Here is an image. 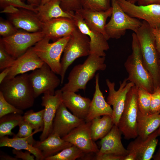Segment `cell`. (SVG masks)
I'll return each instance as SVG.
<instances>
[{
    "instance_id": "7c38bea8",
    "label": "cell",
    "mask_w": 160,
    "mask_h": 160,
    "mask_svg": "<svg viewBox=\"0 0 160 160\" xmlns=\"http://www.w3.org/2000/svg\"><path fill=\"white\" fill-rule=\"evenodd\" d=\"M108 89V95L106 101L113 106L112 115L114 125L117 126L121 115L123 111L127 95L129 91L135 85L125 78L119 82V87L118 90L115 89V83L109 79L105 80Z\"/></svg>"
},
{
    "instance_id": "e0dca14e",
    "label": "cell",
    "mask_w": 160,
    "mask_h": 160,
    "mask_svg": "<svg viewBox=\"0 0 160 160\" xmlns=\"http://www.w3.org/2000/svg\"><path fill=\"white\" fill-rule=\"evenodd\" d=\"M77 28L73 19L59 17L43 23L42 31L45 37L55 41L71 36Z\"/></svg>"
},
{
    "instance_id": "f546056e",
    "label": "cell",
    "mask_w": 160,
    "mask_h": 160,
    "mask_svg": "<svg viewBox=\"0 0 160 160\" xmlns=\"http://www.w3.org/2000/svg\"><path fill=\"white\" fill-rule=\"evenodd\" d=\"M23 119L21 114L12 113L0 118V138L7 136H14L12 129L18 126Z\"/></svg>"
},
{
    "instance_id": "30bf717a",
    "label": "cell",
    "mask_w": 160,
    "mask_h": 160,
    "mask_svg": "<svg viewBox=\"0 0 160 160\" xmlns=\"http://www.w3.org/2000/svg\"><path fill=\"white\" fill-rule=\"evenodd\" d=\"M56 74L44 63L29 74L35 98L42 94H55V89L61 84V80Z\"/></svg>"
},
{
    "instance_id": "836d02e7",
    "label": "cell",
    "mask_w": 160,
    "mask_h": 160,
    "mask_svg": "<svg viewBox=\"0 0 160 160\" xmlns=\"http://www.w3.org/2000/svg\"><path fill=\"white\" fill-rule=\"evenodd\" d=\"M82 8L93 11H104L111 7V0H81Z\"/></svg>"
},
{
    "instance_id": "c3c4849f",
    "label": "cell",
    "mask_w": 160,
    "mask_h": 160,
    "mask_svg": "<svg viewBox=\"0 0 160 160\" xmlns=\"http://www.w3.org/2000/svg\"><path fill=\"white\" fill-rule=\"evenodd\" d=\"M0 159L4 160H17L16 158L11 156L9 155L1 153L0 155Z\"/></svg>"
},
{
    "instance_id": "816d5d0a",
    "label": "cell",
    "mask_w": 160,
    "mask_h": 160,
    "mask_svg": "<svg viewBox=\"0 0 160 160\" xmlns=\"http://www.w3.org/2000/svg\"><path fill=\"white\" fill-rule=\"evenodd\" d=\"M129 2L134 4H135V3L137 2H137L140 0H126Z\"/></svg>"
},
{
    "instance_id": "8992f818",
    "label": "cell",
    "mask_w": 160,
    "mask_h": 160,
    "mask_svg": "<svg viewBox=\"0 0 160 160\" xmlns=\"http://www.w3.org/2000/svg\"><path fill=\"white\" fill-rule=\"evenodd\" d=\"M70 36L64 37L50 43L44 37L32 47L38 56L56 74L60 75L61 71L60 57Z\"/></svg>"
},
{
    "instance_id": "ab89813d",
    "label": "cell",
    "mask_w": 160,
    "mask_h": 160,
    "mask_svg": "<svg viewBox=\"0 0 160 160\" xmlns=\"http://www.w3.org/2000/svg\"><path fill=\"white\" fill-rule=\"evenodd\" d=\"M0 6L3 8L7 6L12 5L17 8L26 9L37 13L36 8L25 3L22 0H0Z\"/></svg>"
},
{
    "instance_id": "d590c367",
    "label": "cell",
    "mask_w": 160,
    "mask_h": 160,
    "mask_svg": "<svg viewBox=\"0 0 160 160\" xmlns=\"http://www.w3.org/2000/svg\"><path fill=\"white\" fill-rule=\"evenodd\" d=\"M19 130L17 134H15L13 137H28L33 138V135L37 132L34 131L33 132V128L29 123L25 121L23 119V120L18 125Z\"/></svg>"
},
{
    "instance_id": "6da1fadb",
    "label": "cell",
    "mask_w": 160,
    "mask_h": 160,
    "mask_svg": "<svg viewBox=\"0 0 160 160\" xmlns=\"http://www.w3.org/2000/svg\"><path fill=\"white\" fill-rule=\"evenodd\" d=\"M0 84V91L5 99L17 108L24 110L33 106L35 98L27 73L5 78Z\"/></svg>"
},
{
    "instance_id": "74e56055",
    "label": "cell",
    "mask_w": 160,
    "mask_h": 160,
    "mask_svg": "<svg viewBox=\"0 0 160 160\" xmlns=\"http://www.w3.org/2000/svg\"><path fill=\"white\" fill-rule=\"evenodd\" d=\"M160 113V86L151 93L149 114Z\"/></svg>"
},
{
    "instance_id": "db71d44e",
    "label": "cell",
    "mask_w": 160,
    "mask_h": 160,
    "mask_svg": "<svg viewBox=\"0 0 160 160\" xmlns=\"http://www.w3.org/2000/svg\"><path fill=\"white\" fill-rule=\"evenodd\" d=\"M158 129L159 130V136H160V126L159 127V128ZM159 145H160V142L159 143Z\"/></svg>"
},
{
    "instance_id": "4fadbf2b",
    "label": "cell",
    "mask_w": 160,
    "mask_h": 160,
    "mask_svg": "<svg viewBox=\"0 0 160 160\" xmlns=\"http://www.w3.org/2000/svg\"><path fill=\"white\" fill-rule=\"evenodd\" d=\"M91 123V121H85L62 138L78 148L84 153L96 154L99 149L92 137Z\"/></svg>"
},
{
    "instance_id": "5bb4252c",
    "label": "cell",
    "mask_w": 160,
    "mask_h": 160,
    "mask_svg": "<svg viewBox=\"0 0 160 160\" xmlns=\"http://www.w3.org/2000/svg\"><path fill=\"white\" fill-rule=\"evenodd\" d=\"M73 19L78 29L89 38L90 54L105 57V52L109 49V46L104 36L88 25L77 12H75Z\"/></svg>"
},
{
    "instance_id": "4dcf8cb0",
    "label": "cell",
    "mask_w": 160,
    "mask_h": 160,
    "mask_svg": "<svg viewBox=\"0 0 160 160\" xmlns=\"http://www.w3.org/2000/svg\"><path fill=\"white\" fill-rule=\"evenodd\" d=\"M44 109L37 112L29 110L23 116V119L33 127L34 131L42 132L44 125Z\"/></svg>"
},
{
    "instance_id": "b9f144b4",
    "label": "cell",
    "mask_w": 160,
    "mask_h": 160,
    "mask_svg": "<svg viewBox=\"0 0 160 160\" xmlns=\"http://www.w3.org/2000/svg\"><path fill=\"white\" fill-rule=\"evenodd\" d=\"M13 154L15 155V157L17 159H21L23 160H34L35 156L30 152L26 151L23 152L21 150L13 149L12 150Z\"/></svg>"
},
{
    "instance_id": "f5cc1de1",
    "label": "cell",
    "mask_w": 160,
    "mask_h": 160,
    "mask_svg": "<svg viewBox=\"0 0 160 160\" xmlns=\"http://www.w3.org/2000/svg\"><path fill=\"white\" fill-rule=\"evenodd\" d=\"M50 0H41L40 5H43L49 1Z\"/></svg>"
},
{
    "instance_id": "7402d4cb",
    "label": "cell",
    "mask_w": 160,
    "mask_h": 160,
    "mask_svg": "<svg viewBox=\"0 0 160 160\" xmlns=\"http://www.w3.org/2000/svg\"><path fill=\"white\" fill-rule=\"evenodd\" d=\"M99 74L95 75V90L91 100L88 113L85 120L86 122L91 121L94 119L105 115L112 116L113 109L106 101L99 84Z\"/></svg>"
},
{
    "instance_id": "f6af8a7d",
    "label": "cell",
    "mask_w": 160,
    "mask_h": 160,
    "mask_svg": "<svg viewBox=\"0 0 160 160\" xmlns=\"http://www.w3.org/2000/svg\"><path fill=\"white\" fill-rule=\"evenodd\" d=\"M19 9L13 5H9L4 7L3 10L0 12V13L12 14L17 12Z\"/></svg>"
},
{
    "instance_id": "52a82bcc",
    "label": "cell",
    "mask_w": 160,
    "mask_h": 160,
    "mask_svg": "<svg viewBox=\"0 0 160 160\" xmlns=\"http://www.w3.org/2000/svg\"><path fill=\"white\" fill-rule=\"evenodd\" d=\"M112 12L111 18L105 26L106 32L110 39H118L124 36L127 30L135 32L142 22L125 13L116 0H111Z\"/></svg>"
},
{
    "instance_id": "11a10c76",
    "label": "cell",
    "mask_w": 160,
    "mask_h": 160,
    "mask_svg": "<svg viewBox=\"0 0 160 160\" xmlns=\"http://www.w3.org/2000/svg\"><path fill=\"white\" fill-rule=\"evenodd\" d=\"M159 66H160V59H159Z\"/></svg>"
},
{
    "instance_id": "484cf974",
    "label": "cell",
    "mask_w": 160,
    "mask_h": 160,
    "mask_svg": "<svg viewBox=\"0 0 160 160\" xmlns=\"http://www.w3.org/2000/svg\"><path fill=\"white\" fill-rule=\"evenodd\" d=\"M37 14L42 23L47 22L53 19L66 17L73 19L75 12L64 11L60 6V0H50L36 7Z\"/></svg>"
},
{
    "instance_id": "60d3db41",
    "label": "cell",
    "mask_w": 160,
    "mask_h": 160,
    "mask_svg": "<svg viewBox=\"0 0 160 160\" xmlns=\"http://www.w3.org/2000/svg\"><path fill=\"white\" fill-rule=\"evenodd\" d=\"M61 8L67 12H75L82 8L81 0H60Z\"/></svg>"
},
{
    "instance_id": "83f0119b",
    "label": "cell",
    "mask_w": 160,
    "mask_h": 160,
    "mask_svg": "<svg viewBox=\"0 0 160 160\" xmlns=\"http://www.w3.org/2000/svg\"><path fill=\"white\" fill-rule=\"evenodd\" d=\"M160 126V112L146 114L139 110L137 118V137L145 139L158 129Z\"/></svg>"
},
{
    "instance_id": "d4e9b609",
    "label": "cell",
    "mask_w": 160,
    "mask_h": 160,
    "mask_svg": "<svg viewBox=\"0 0 160 160\" xmlns=\"http://www.w3.org/2000/svg\"><path fill=\"white\" fill-rule=\"evenodd\" d=\"M72 145L63 139L58 135L51 134L42 141L35 142L33 145L40 150L44 158L54 155Z\"/></svg>"
},
{
    "instance_id": "603a6c76",
    "label": "cell",
    "mask_w": 160,
    "mask_h": 160,
    "mask_svg": "<svg viewBox=\"0 0 160 160\" xmlns=\"http://www.w3.org/2000/svg\"><path fill=\"white\" fill-rule=\"evenodd\" d=\"M91 100L72 92H63L62 102L75 116L85 120Z\"/></svg>"
},
{
    "instance_id": "bcb514c9",
    "label": "cell",
    "mask_w": 160,
    "mask_h": 160,
    "mask_svg": "<svg viewBox=\"0 0 160 160\" xmlns=\"http://www.w3.org/2000/svg\"><path fill=\"white\" fill-rule=\"evenodd\" d=\"M137 4L139 5H145L152 4H160V0H140Z\"/></svg>"
},
{
    "instance_id": "ba28073f",
    "label": "cell",
    "mask_w": 160,
    "mask_h": 160,
    "mask_svg": "<svg viewBox=\"0 0 160 160\" xmlns=\"http://www.w3.org/2000/svg\"><path fill=\"white\" fill-rule=\"evenodd\" d=\"M137 87L134 85L127 95L123 111L117 126L124 138L127 140L137 136V118L139 108L137 100Z\"/></svg>"
},
{
    "instance_id": "1f68e13d",
    "label": "cell",
    "mask_w": 160,
    "mask_h": 160,
    "mask_svg": "<svg viewBox=\"0 0 160 160\" xmlns=\"http://www.w3.org/2000/svg\"><path fill=\"white\" fill-rule=\"evenodd\" d=\"M84 153L75 146L65 148L57 154L46 158L45 160H75L83 156Z\"/></svg>"
},
{
    "instance_id": "f907efd6",
    "label": "cell",
    "mask_w": 160,
    "mask_h": 160,
    "mask_svg": "<svg viewBox=\"0 0 160 160\" xmlns=\"http://www.w3.org/2000/svg\"><path fill=\"white\" fill-rule=\"evenodd\" d=\"M152 158L154 160H160V146L156 154L153 155Z\"/></svg>"
},
{
    "instance_id": "d6986e66",
    "label": "cell",
    "mask_w": 160,
    "mask_h": 160,
    "mask_svg": "<svg viewBox=\"0 0 160 160\" xmlns=\"http://www.w3.org/2000/svg\"><path fill=\"white\" fill-rule=\"evenodd\" d=\"M9 15V20L16 29L30 33L42 31L43 23L34 12L20 8L16 13Z\"/></svg>"
},
{
    "instance_id": "7dc6e473",
    "label": "cell",
    "mask_w": 160,
    "mask_h": 160,
    "mask_svg": "<svg viewBox=\"0 0 160 160\" xmlns=\"http://www.w3.org/2000/svg\"><path fill=\"white\" fill-rule=\"evenodd\" d=\"M10 70V67L4 69L0 73V84L7 77L9 73Z\"/></svg>"
},
{
    "instance_id": "3957f363",
    "label": "cell",
    "mask_w": 160,
    "mask_h": 160,
    "mask_svg": "<svg viewBox=\"0 0 160 160\" xmlns=\"http://www.w3.org/2000/svg\"><path fill=\"white\" fill-rule=\"evenodd\" d=\"M134 33L139 43L144 65L152 78L154 89L160 86V58L152 28L143 20L141 26Z\"/></svg>"
},
{
    "instance_id": "681fc988",
    "label": "cell",
    "mask_w": 160,
    "mask_h": 160,
    "mask_svg": "<svg viewBox=\"0 0 160 160\" xmlns=\"http://www.w3.org/2000/svg\"><path fill=\"white\" fill-rule=\"evenodd\" d=\"M29 3V4L33 6H39L41 4V0H26Z\"/></svg>"
},
{
    "instance_id": "ffe728a7",
    "label": "cell",
    "mask_w": 160,
    "mask_h": 160,
    "mask_svg": "<svg viewBox=\"0 0 160 160\" xmlns=\"http://www.w3.org/2000/svg\"><path fill=\"white\" fill-rule=\"evenodd\" d=\"M44 63L33 51L32 47L15 60L5 78H13L18 75L33 71L41 67Z\"/></svg>"
},
{
    "instance_id": "5b68a950",
    "label": "cell",
    "mask_w": 160,
    "mask_h": 160,
    "mask_svg": "<svg viewBox=\"0 0 160 160\" xmlns=\"http://www.w3.org/2000/svg\"><path fill=\"white\" fill-rule=\"evenodd\" d=\"M61 60V71L60 75L63 83L66 71L76 59L89 56L90 53V39L77 28L70 36L64 50Z\"/></svg>"
},
{
    "instance_id": "f1b7e54d",
    "label": "cell",
    "mask_w": 160,
    "mask_h": 160,
    "mask_svg": "<svg viewBox=\"0 0 160 160\" xmlns=\"http://www.w3.org/2000/svg\"><path fill=\"white\" fill-rule=\"evenodd\" d=\"M90 129L92 139L96 141L101 139L111 130L114 125L112 116L105 115L97 117L91 121Z\"/></svg>"
},
{
    "instance_id": "e575fe53",
    "label": "cell",
    "mask_w": 160,
    "mask_h": 160,
    "mask_svg": "<svg viewBox=\"0 0 160 160\" xmlns=\"http://www.w3.org/2000/svg\"><path fill=\"white\" fill-rule=\"evenodd\" d=\"M22 114L23 110L17 108L7 101L0 91V118L6 115L12 113Z\"/></svg>"
},
{
    "instance_id": "cb8c5ba5",
    "label": "cell",
    "mask_w": 160,
    "mask_h": 160,
    "mask_svg": "<svg viewBox=\"0 0 160 160\" xmlns=\"http://www.w3.org/2000/svg\"><path fill=\"white\" fill-rule=\"evenodd\" d=\"M112 12L111 7L104 11H93L82 8L75 12L80 15L88 25L102 33L108 40L110 38L106 32L105 26L106 20L111 16Z\"/></svg>"
},
{
    "instance_id": "44dd1931",
    "label": "cell",
    "mask_w": 160,
    "mask_h": 160,
    "mask_svg": "<svg viewBox=\"0 0 160 160\" xmlns=\"http://www.w3.org/2000/svg\"><path fill=\"white\" fill-rule=\"evenodd\" d=\"M121 132L117 126L114 125L110 132L100 141V148L96 155L113 154L125 156L129 153L121 140Z\"/></svg>"
},
{
    "instance_id": "8d00e7d4",
    "label": "cell",
    "mask_w": 160,
    "mask_h": 160,
    "mask_svg": "<svg viewBox=\"0 0 160 160\" xmlns=\"http://www.w3.org/2000/svg\"><path fill=\"white\" fill-rule=\"evenodd\" d=\"M15 60L7 53L2 44L0 43V70L11 67Z\"/></svg>"
},
{
    "instance_id": "ee69618b",
    "label": "cell",
    "mask_w": 160,
    "mask_h": 160,
    "mask_svg": "<svg viewBox=\"0 0 160 160\" xmlns=\"http://www.w3.org/2000/svg\"><path fill=\"white\" fill-rule=\"evenodd\" d=\"M156 49L160 59V28H152Z\"/></svg>"
},
{
    "instance_id": "ac0fdd59",
    "label": "cell",
    "mask_w": 160,
    "mask_h": 160,
    "mask_svg": "<svg viewBox=\"0 0 160 160\" xmlns=\"http://www.w3.org/2000/svg\"><path fill=\"white\" fill-rule=\"evenodd\" d=\"M159 136L158 129L145 139L137 137L128 145L127 149L128 153L134 154L136 160H150L152 158L158 144L157 137Z\"/></svg>"
},
{
    "instance_id": "7a4b0ae2",
    "label": "cell",
    "mask_w": 160,
    "mask_h": 160,
    "mask_svg": "<svg viewBox=\"0 0 160 160\" xmlns=\"http://www.w3.org/2000/svg\"><path fill=\"white\" fill-rule=\"evenodd\" d=\"M105 57L90 54L84 62L74 66L68 77V82L60 89L62 92H76L79 89H86L87 83L96 72L105 70Z\"/></svg>"
},
{
    "instance_id": "4316f807",
    "label": "cell",
    "mask_w": 160,
    "mask_h": 160,
    "mask_svg": "<svg viewBox=\"0 0 160 160\" xmlns=\"http://www.w3.org/2000/svg\"><path fill=\"white\" fill-rule=\"evenodd\" d=\"M36 141L28 137L9 138L7 136L0 138V147L12 148L17 150H24L30 152L37 160H44L41 151L33 145Z\"/></svg>"
},
{
    "instance_id": "f35d334b",
    "label": "cell",
    "mask_w": 160,
    "mask_h": 160,
    "mask_svg": "<svg viewBox=\"0 0 160 160\" xmlns=\"http://www.w3.org/2000/svg\"><path fill=\"white\" fill-rule=\"evenodd\" d=\"M18 31L9 20H4L0 18V35L2 37L11 36Z\"/></svg>"
},
{
    "instance_id": "2e32d148",
    "label": "cell",
    "mask_w": 160,
    "mask_h": 160,
    "mask_svg": "<svg viewBox=\"0 0 160 160\" xmlns=\"http://www.w3.org/2000/svg\"><path fill=\"white\" fill-rule=\"evenodd\" d=\"M85 121L70 112L62 102L56 112L51 134H57L62 137Z\"/></svg>"
},
{
    "instance_id": "8fae6325",
    "label": "cell",
    "mask_w": 160,
    "mask_h": 160,
    "mask_svg": "<svg viewBox=\"0 0 160 160\" xmlns=\"http://www.w3.org/2000/svg\"><path fill=\"white\" fill-rule=\"evenodd\" d=\"M124 11L131 17L145 21L152 28H160V4L137 5L126 0H116Z\"/></svg>"
},
{
    "instance_id": "277c9868",
    "label": "cell",
    "mask_w": 160,
    "mask_h": 160,
    "mask_svg": "<svg viewBox=\"0 0 160 160\" xmlns=\"http://www.w3.org/2000/svg\"><path fill=\"white\" fill-rule=\"evenodd\" d=\"M132 49L131 54L124 64L128 74L127 79L137 87L152 93L154 90L153 80L144 65L139 43L134 32L132 34Z\"/></svg>"
},
{
    "instance_id": "9a60e30c",
    "label": "cell",
    "mask_w": 160,
    "mask_h": 160,
    "mask_svg": "<svg viewBox=\"0 0 160 160\" xmlns=\"http://www.w3.org/2000/svg\"><path fill=\"white\" fill-rule=\"evenodd\" d=\"M61 90L56 91L54 95L44 94L41 97V105L44 107V127L40 137V140L47 138L51 133L53 120L57 109L62 102Z\"/></svg>"
},
{
    "instance_id": "7bdbcfd3",
    "label": "cell",
    "mask_w": 160,
    "mask_h": 160,
    "mask_svg": "<svg viewBox=\"0 0 160 160\" xmlns=\"http://www.w3.org/2000/svg\"><path fill=\"white\" fill-rule=\"evenodd\" d=\"M124 156L113 154H106L101 155H96L95 158L96 160H123Z\"/></svg>"
},
{
    "instance_id": "9c48e42d",
    "label": "cell",
    "mask_w": 160,
    "mask_h": 160,
    "mask_svg": "<svg viewBox=\"0 0 160 160\" xmlns=\"http://www.w3.org/2000/svg\"><path fill=\"white\" fill-rule=\"evenodd\" d=\"M44 37L42 31L30 33L18 31L11 36L0 38V43L7 53L16 59Z\"/></svg>"
},
{
    "instance_id": "d6a6232c",
    "label": "cell",
    "mask_w": 160,
    "mask_h": 160,
    "mask_svg": "<svg viewBox=\"0 0 160 160\" xmlns=\"http://www.w3.org/2000/svg\"><path fill=\"white\" fill-rule=\"evenodd\" d=\"M151 94L145 89L137 87V100L139 110L143 113L149 114Z\"/></svg>"
}]
</instances>
